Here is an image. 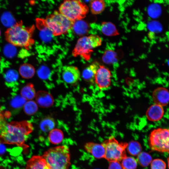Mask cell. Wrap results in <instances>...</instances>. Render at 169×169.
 Masks as SVG:
<instances>
[{"mask_svg":"<svg viewBox=\"0 0 169 169\" xmlns=\"http://www.w3.org/2000/svg\"><path fill=\"white\" fill-rule=\"evenodd\" d=\"M33 129L32 124L28 121L8 123L0 134V144L16 145L25 152L29 147L25 142Z\"/></svg>","mask_w":169,"mask_h":169,"instance_id":"6da1fadb","label":"cell"},{"mask_svg":"<svg viewBox=\"0 0 169 169\" xmlns=\"http://www.w3.org/2000/svg\"><path fill=\"white\" fill-rule=\"evenodd\" d=\"M42 156L51 169H68L71 164L69 149L65 145L51 148Z\"/></svg>","mask_w":169,"mask_h":169,"instance_id":"7a4b0ae2","label":"cell"},{"mask_svg":"<svg viewBox=\"0 0 169 169\" xmlns=\"http://www.w3.org/2000/svg\"><path fill=\"white\" fill-rule=\"evenodd\" d=\"M34 29L33 27L29 28L15 24L6 32V38L9 43L16 46L28 48L34 42L32 38Z\"/></svg>","mask_w":169,"mask_h":169,"instance_id":"3957f363","label":"cell"},{"mask_svg":"<svg viewBox=\"0 0 169 169\" xmlns=\"http://www.w3.org/2000/svg\"><path fill=\"white\" fill-rule=\"evenodd\" d=\"M102 42L101 38L98 35L92 34L82 37L78 40L72 54L74 56H80L86 60H89L93 49L100 46Z\"/></svg>","mask_w":169,"mask_h":169,"instance_id":"277c9868","label":"cell"},{"mask_svg":"<svg viewBox=\"0 0 169 169\" xmlns=\"http://www.w3.org/2000/svg\"><path fill=\"white\" fill-rule=\"evenodd\" d=\"M88 11L87 6L79 0H65L59 8L60 13L73 22L82 19Z\"/></svg>","mask_w":169,"mask_h":169,"instance_id":"5b68a950","label":"cell"},{"mask_svg":"<svg viewBox=\"0 0 169 169\" xmlns=\"http://www.w3.org/2000/svg\"><path fill=\"white\" fill-rule=\"evenodd\" d=\"M46 26L54 36L65 34L71 28L73 22L59 11H55L44 19Z\"/></svg>","mask_w":169,"mask_h":169,"instance_id":"8992f818","label":"cell"},{"mask_svg":"<svg viewBox=\"0 0 169 169\" xmlns=\"http://www.w3.org/2000/svg\"><path fill=\"white\" fill-rule=\"evenodd\" d=\"M102 144L105 149L104 158L109 162L120 161L127 156L126 149L128 143L119 142L113 136H110Z\"/></svg>","mask_w":169,"mask_h":169,"instance_id":"52a82bcc","label":"cell"},{"mask_svg":"<svg viewBox=\"0 0 169 169\" xmlns=\"http://www.w3.org/2000/svg\"><path fill=\"white\" fill-rule=\"evenodd\" d=\"M149 143L153 151L169 153V129L158 128L153 130L149 136Z\"/></svg>","mask_w":169,"mask_h":169,"instance_id":"ba28073f","label":"cell"},{"mask_svg":"<svg viewBox=\"0 0 169 169\" xmlns=\"http://www.w3.org/2000/svg\"><path fill=\"white\" fill-rule=\"evenodd\" d=\"M111 74L110 70L99 64L95 76V82L100 90L108 88L110 86Z\"/></svg>","mask_w":169,"mask_h":169,"instance_id":"9c48e42d","label":"cell"},{"mask_svg":"<svg viewBox=\"0 0 169 169\" xmlns=\"http://www.w3.org/2000/svg\"><path fill=\"white\" fill-rule=\"evenodd\" d=\"M80 76L78 68L72 65L64 66L62 69V76L64 81L69 84H74L79 79Z\"/></svg>","mask_w":169,"mask_h":169,"instance_id":"30bf717a","label":"cell"},{"mask_svg":"<svg viewBox=\"0 0 169 169\" xmlns=\"http://www.w3.org/2000/svg\"><path fill=\"white\" fill-rule=\"evenodd\" d=\"M152 97L155 104L162 106L169 103V91L166 88L159 87L156 89L152 93Z\"/></svg>","mask_w":169,"mask_h":169,"instance_id":"8fae6325","label":"cell"},{"mask_svg":"<svg viewBox=\"0 0 169 169\" xmlns=\"http://www.w3.org/2000/svg\"><path fill=\"white\" fill-rule=\"evenodd\" d=\"M85 150L91 154L96 159L104 158L105 155V149L101 144L93 142H88L84 146Z\"/></svg>","mask_w":169,"mask_h":169,"instance_id":"7c38bea8","label":"cell"},{"mask_svg":"<svg viewBox=\"0 0 169 169\" xmlns=\"http://www.w3.org/2000/svg\"><path fill=\"white\" fill-rule=\"evenodd\" d=\"M25 169H51L42 156L34 155L27 162Z\"/></svg>","mask_w":169,"mask_h":169,"instance_id":"4fadbf2b","label":"cell"},{"mask_svg":"<svg viewBox=\"0 0 169 169\" xmlns=\"http://www.w3.org/2000/svg\"><path fill=\"white\" fill-rule=\"evenodd\" d=\"M164 110L162 106L156 104L151 105L146 113L147 119L151 121L159 120L162 118Z\"/></svg>","mask_w":169,"mask_h":169,"instance_id":"5bb4252c","label":"cell"},{"mask_svg":"<svg viewBox=\"0 0 169 169\" xmlns=\"http://www.w3.org/2000/svg\"><path fill=\"white\" fill-rule=\"evenodd\" d=\"M37 104L42 107H48L51 106L54 103L52 95L49 93L43 91L38 92L36 95Z\"/></svg>","mask_w":169,"mask_h":169,"instance_id":"9a60e30c","label":"cell"},{"mask_svg":"<svg viewBox=\"0 0 169 169\" xmlns=\"http://www.w3.org/2000/svg\"><path fill=\"white\" fill-rule=\"evenodd\" d=\"M99 64L95 62L86 67L83 70L82 76L83 79L89 82L93 83L95 82V76Z\"/></svg>","mask_w":169,"mask_h":169,"instance_id":"2e32d148","label":"cell"},{"mask_svg":"<svg viewBox=\"0 0 169 169\" xmlns=\"http://www.w3.org/2000/svg\"><path fill=\"white\" fill-rule=\"evenodd\" d=\"M71 28L75 34L79 36L87 33L89 28L88 24L82 19L74 21Z\"/></svg>","mask_w":169,"mask_h":169,"instance_id":"e0dca14e","label":"cell"},{"mask_svg":"<svg viewBox=\"0 0 169 169\" xmlns=\"http://www.w3.org/2000/svg\"><path fill=\"white\" fill-rule=\"evenodd\" d=\"M100 29L102 33L107 36H115L119 34L115 25L110 22H103Z\"/></svg>","mask_w":169,"mask_h":169,"instance_id":"ac0fdd59","label":"cell"},{"mask_svg":"<svg viewBox=\"0 0 169 169\" xmlns=\"http://www.w3.org/2000/svg\"><path fill=\"white\" fill-rule=\"evenodd\" d=\"M106 6L105 0H90V8L91 13L94 14H100L105 10Z\"/></svg>","mask_w":169,"mask_h":169,"instance_id":"d6986e66","label":"cell"},{"mask_svg":"<svg viewBox=\"0 0 169 169\" xmlns=\"http://www.w3.org/2000/svg\"><path fill=\"white\" fill-rule=\"evenodd\" d=\"M35 73V69L31 64H24L20 66L19 74L23 78L28 79L32 78Z\"/></svg>","mask_w":169,"mask_h":169,"instance_id":"ffe728a7","label":"cell"},{"mask_svg":"<svg viewBox=\"0 0 169 169\" xmlns=\"http://www.w3.org/2000/svg\"><path fill=\"white\" fill-rule=\"evenodd\" d=\"M62 131L58 129H54L50 131L49 134V140L52 144L57 145L61 143L64 138Z\"/></svg>","mask_w":169,"mask_h":169,"instance_id":"44dd1931","label":"cell"},{"mask_svg":"<svg viewBox=\"0 0 169 169\" xmlns=\"http://www.w3.org/2000/svg\"><path fill=\"white\" fill-rule=\"evenodd\" d=\"M36 95L34 86L31 83L27 84L21 90L20 95L26 100H32L35 97Z\"/></svg>","mask_w":169,"mask_h":169,"instance_id":"7402d4cb","label":"cell"},{"mask_svg":"<svg viewBox=\"0 0 169 169\" xmlns=\"http://www.w3.org/2000/svg\"><path fill=\"white\" fill-rule=\"evenodd\" d=\"M128 153L131 155L137 156L142 150L141 146L140 143L135 141H131L128 143L126 149Z\"/></svg>","mask_w":169,"mask_h":169,"instance_id":"603a6c76","label":"cell"},{"mask_svg":"<svg viewBox=\"0 0 169 169\" xmlns=\"http://www.w3.org/2000/svg\"><path fill=\"white\" fill-rule=\"evenodd\" d=\"M4 78L7 84H14L18 79L19 73L16 70L10 69L6 72Z\"/></svg>","mask_w":169,"mask_h":169,"instance_id":"cb8c5ba5","label":"cell"},{"mask_svg":"<svg viewBox=\"0 0 169 169\" xmlns=\"http://www.w3.org/2000/svg\"><path fill=\"white\" fill-rule=\"evenodd\" d=\"M121 161L122 169H136L137 167V160L132 157L126 156Z\"/></svg>","mask_w":169,"mask_h":169,"instance_id":"d4e9b609","label":"cell"},{"mask_svg":"<svg viewBox=\"0 0 169 169\" xmlns=\"http://www.w3.org/2000/svg\"><path fill=\"white\" fill-rule=\"evenodd\" d=\"M102 59L103 62L106 64H114L117 60V54L113 50H107L103 55Z\"/></svg>","mask_w":169,"mask_h":169,"instance_id":"484cf974","label":"cell"},{"mask_svg":"<svg viewBox=\"0 0 169 169\" xmlns=\"http://www.w3.org/2000/svg\"><path fill=\"white\" fill-rule=\"evenodd\" d=\"M137 161L142 167L147 166L151 163L152 158L149 154L145 152H141L138 156Z\"/></svg>","mask_w":169,"mask_h":169,"instance_id":"4316f807","label":"cell"},{"mask_svg":"<svg viewBox=\"0 0 169 169\" xmlns=\"http://www.w3.org/2000/svg\"><path fill=\"white\" fill-rule=\"evenodd\" d=\"M23 107L24 112L28 115H33L37 111L38 109L37 104L32 100L26 101Z\"/></svg>","mask_w":169,"mask_h":169,"instance_id":"83f0119b","label":"cell"},{"mask_svg":"<svg viewBox=\"0 0 169 169\" xmlns=\"http://www.w3.org/2000/svg\"><path fill=\"white\" fill-rule=\"evenodd\" d=\"M55 122L51 118L47 117L43 120L40 123L41 129L44 132L50 131L54 129Z\"/></svg>","mask_w":169,"mask_h":169,"instance_id":"f1b7e54d","label":"cell"},{"mask_svg":"<svg viewBox=\"0 0 169 169\" xmlns=\"http://www.w3.org/2000/svg\"><path fill=\"white\" fill-rule=\"evenodd\" d=\"M26 100L20 95L14 96L11 100L10 105L13 108L19 109L23 106Z\"/></svg>","mask_w":169,"mask_h":169,"instance_id":"f546056e","label":"cell"},{"mask_svg":"<svg viewBox=\"0 0 169 169\" xmlns=\"http://www.w3.org/2000/svg\"><path fill=\"white\" fill-rule=\"evenodd\" d=\"M16 47L10 43L5 45L3 50L5 56L9 58H12L14 57L17 53Z\"/></svg>","mask_w":169,"mask_h":169,"instance_id":"4dcf8cb0","label":"cell"},{"mask_svg":"<svg viewBox=\"0 0 169 169\" xmlns=\"http://www.w3.org/2000/svg\"><path fill=\"white\" fill-rule=\"evenodd\" d=\"M1 21L3 24L8 28L13 26L15 20L13 17L9 14H3L1 18Z\"/></svg>","mask_w":169,"mask_h":169,"instance_id":"1f68e13d","label":"cell"},{"mask_svg":"<svg viewBox=\"0 0 169 169\" xmlns=\"http://www.w3.org/2000/svg\"><path fill=\"white\" fill-rule=\"evenodd\" d=\"M166 166L165 162L160 159H155L151 162V169H166Z\"/></svg>","mask_w":169,"mask_h":169,"instance_id":"d6a6232c","label":"cell"},{"mask_svg":"<svg viewBox=\"0 0 169 169\" xmlns=\"http://www.w3.org/2000/svg\"><path fill=\"white\" fill-rule=\"evenodd\" d=\"M38 76L41 79H46L48 78L49 74V70L45 67H42L38 70Z\"/></svg>","mask_w":169,"mask_h":169,"instance_id":"836d02e7","label":"cell"},{"mask_svg":"<svg viewBox=\"0 0 169 169\" xmlns=\"http://www.w3.org/2000/svg\"><path fill=\"white\" fill-rule=\"evenodd\" d=\"M108 169H122L120 161H112L110 162Z\"/></svg>","mask_w":169,"mask_h":169,"instance_id":"e575fe53","label":"cell"},{"mask_svg":"<svg viewBox=\"0 0 169 169\" xmlns=\"http://www.w3.org/2000/svg\"><path fill=\"white\" fill-rule=\"evenodd\" d=\"M167 161H168V167L169 169V157H168V158H167Z\"/></svg>","mask_w":169,"mask_h":169,"instance_id":"d590c367","label":"cell"},{"mask_svg":"<svg viewBox=\"0 0 169 169\" xmlns=\"http://www.w3.org/2000/svg\"><path fill=\"white\" fill-rule=\"evenodd\" d=\"M1 32L0 29V35H1Z\"/></svg>","mask_w":169,"mask_h":169,"instance_id":"8d00e7d4","label":"cell"}]
</instances>
